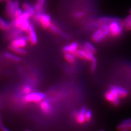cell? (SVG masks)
Returning a JSON list of instances; mask_svg holds the SVG:
<instances>
[{
	"label": "cell",
	"mask_w": 131,
	"mask_h": 131,
	"mask_svg": "<svg viewBox=\"0 0 131 131\" xmlns=\"http://www.w3.org/2000/svg\"><path fill=\"white\" fill-rule=\"evenodd\" d=\"M64 57L65 59L68 62L71 63H73L75 62V56L73 55L72 53L69 52H65L64 55Z\"/></svg>",
	"instance_id": "obj_18"
},
{
	"label": "cell",
	"mask_w": 131,
	"mask_h": 131,
	"mask_svg": "<svg viewBox=\"0 0 131 131\" xmlns=\"http://www.w3.org/2000/svg\"><path fill=\"white\" fill-rule=\"evenodd\" d=\"M22 8L24 11L27 12L30 15L31 17H33L36 12L35 7L31 5L30 3L27 2L23 3L22 5Z\"/></svg>",
	"instance_id": "obj_11"
},
{
	"label": "cell",
	"mask_w": 131,
	"mask_h": 131,
	"mask_svg": "<svg viewBox=\"0 0 131 131\" xmlns=\"http://www.w3.org/2000/svg\"><path fill=\"white\" fill-rule=\"evenodd\" d=\"M5 1H6V0H0V2H3Z\"/></svg>",
	"instance_id": "obj_36"
},
{
	"label": "cell",
	"mask_w": 131,
	"mask_h": 131,
	"mask_svg": "<svg viewBox=\"0 0 131 131\" xmlns=\"http://www.w3.org/2000/svg\"><path fill=\"white\" fill-rule=\"evenodd\" d=\"M105 98L106 100H107L108 101L112 102V103H113V102L114 101V100L115 99V97L113 94L110 92V91H108V92H106L105 93Z\"/></svg>",
	"instance_id": "obj_26"
},
{
	"label": "cell",
	"mask_w": 131,
	"mask_h": 131,
	"mask_svg": "<svg viewBox=\"0 0 131 131\" xmlns=\"http://www.w3.org/2000/svg\"><path fill=\"white\" fill-rule=\"evenodd\" d=\"M103 30L102 29V28H100V29L97 30L94 34H93L92 36V39L94 41V42H95V40L99 37L101 35V34L102 32H103Z\"/></svg>",
	"instance_id": "obj_27"
},
{
	"label": "cell",
	"mask_w": 131,
	"mask_h": 131,
	"mask_svg": "<svg viewBox=\"0 0 131 131\" xmlns=\"http://www.w3.org/2000/svg\"><path fill=\"white\" fill-rule=\"evenodd\" d=\"M23 12H24L23 9L19 8L15 12L14 15V19H16V18L19 17V16L23 13Z\"/></svg>",
	"instance_id": "obj_30"
},
{
	"label": "cell",
	"mask_w": 131,
	"mask_h": 131,
	"mask_svg": "<svg viewBox=\"0 0 131 131\" xmlns=\"http://www.w3.org/2000/svg\"><path fill=\"white\" fill-rule=\"evenodd\" d=\"M30 18H31L30 15L27 12L24 11L23 13L19 17L13 19V21L10 24L11 27H14L18 28L24 21L29 19Z\"/></svg>",
	"instance_id": "obj_4"
},
{
	"label": "cell",
	"mask_w": 131,
	"mask_h": 131,
	"mask_svg": "<svg viewBox=\"0 0 131 131\" xmlns=\"http://www.w3.org/2000/svg\"><path fill=\"white\" fill-rule=\"evenodd\" d=\"M123 124H131V118L126 119L122 122Z\"/></svg>",
	"instance_id": "obj_35"
},
{
	"label": "cell",
	"mask_w": 131,
	"mask_h": 131,
	"mask_svg": "<svg viewBox=\"0 0 131 131\" xmlns=\"http://www.w3.org/2000/svg\"><path fill=\"white\" fill-rule=\"evenodd\" d=\"M0 129L3 130H8V129L5 128V126H4L1 122V120H0Z\"/></svg>",
	"instance_id": "obj_34"
},
{
	"label": "cell",
	"mask_w": 131,
	"mask_h": 131,
	"mask_svg": "<svg viewBox=\"0 0 131 131\" xmlns=\"http://www.w3.org/2000/svg\"><path fill=\"white\" fill-rule=\"evenodd\" d=\"M9 1V0H6V2H7V1Z\"/></svg>",
	"instance_id": "obj_37"
},
{
	"label": "cell",
	"mask_w": 131,
	"mask_h": 131,
	"mask_svg": "<svg viewBox=\"0 0 131 131\" xmlns=\"http://www.w3.org/2000/svg\"><path fill=\"white\" fill-rule=\"evenodd\" d=\"M85 48L86 49V50L90 51V52H92L93 54H95L96 52V49L95 47H94L93 45L89 42H86L85 44Z\"/></svg>",
	"instance_id": "obj_21"
},
{
	"label": "cell",
	"mask_w": 131,
	"mask_h": 131,
	"mask_svg": "<svg viewBox=\"0 0 131 131\" xmlns=\"http://www.w3.org/2000/svg\"><path fill=\"white\" fill-rule=\"evenodd\" d=\"M40 108L44 114H46L50 113L52 111L51 105L50 102L45 99L40 102Z\"/></svg>",
	"instance_id": "obj_9"
},
{
	"label": "cell",
	"mask_w": 131,
	"mask_h": 131,
	"mask_svg": "<svg viewBox=\"0 0 131 131\" xmlns=\"http://www.w3.org/2000/svg\"><path fill=\"white\" fill-rule=\"evenodd\" d=\"M11 27L10 24L8 23L0 16V30L2 31H8Z\"/></svg>",
	"instance_id": "obj_15"
},
{
	"label": "cell",
	"mask_w": 131,
	"mask_h": 131,
	"mask_svg": "<svg viewBox=\"0 0 131 131\" xmlns=\"http://www.w3.org/2000/svg\"><path fill=\"white\" fill-rule=\"evenodd\" d=\"M48 28L50 30H51V31H52L53 32L55 33V34L62 35V33H61V32L59 28V27L56 26L54 24H53V23H51Z\"/></svg>",
	"instance_id": "obj_23"
},
{
	"label": "cell",
	"mask_w": 131,
	"mask_h": 131,
	"mask_svg": "<svg viewBox=\"0 0 131 131\" xmlns=\"http://www.w3.org/2000/svg\"><path fill=\"white\" fill-rule=\"evenodd\" d=\"M28 33V40L30 43L33 45L36 44L37 43V36L36 32L35 26L33 24H31L30 26L27 31Z\"/></svg>",
	"instance_id": "obj_6"
},
{
	"label": "cell",
	"mask_w": 131,
	"mask_h": 131,
	"mask_svg": "<svg viewBox=\"0 0 131 131\" xmlns=\"http://www.w3.org/2000/svg\"><path fill=\"white\" fill-rule=\"evenodd\" d=\"M116 21H121L120 19L112 18V17H107V16H104V17L100 18L98 20V22L99 24H110L112 22Z\"/></svg>",
	"instance_id": "obj_12"
},
{
	"label": "cell",
	"mask_w": 131,
	"mask_h": 131,
	"mask_svg": "<svg viewBox=\"0 0 131 131\" xmlns=\"http://www.w3.org/2000/svg\"><path fill=\"white\" fill-rule=\"evenodd\" d=\"M124 24L122 21H116L109 24L110 34L113 37H118L121 35L123 31Z\"/></svg>",
	"instance_id": "obj_3"
},
{
	"label": "cell",
	"mask_w": 131,
	"mask_h": 131,
	"mask_svg": "<svg viewBox=\"0 0 131 131\" xmlns=\"http://www.w3.org/2000/svg\"><path fill=\"white\" fill-rule=\"evenodd\" d=\"M31 24L30 20L27 19L25 21H24L21 25L20 26V27L18 28V29H19L21 31H24V32H27L28 28H29L30 25Z\"/></svg>",
	"instance_id": "obj_17"
},
{
	"label": "cell",
	"mask_w": 131,
	"mask_h": 131,
	"mask_svg": "<svg viewBox=\"0 0 131 131\" xmlns=\"http://www.w3.org/2000/svg\"><path fill=\"white\" fill-rule=\"evenodd\" d=\"M32 91V88L30 85H26L23 86L21 89V92L24 95H27Z\"/></svg>",
	"instance_id": "obj_25"
},
{
	"label": "cell",
	"mask_w": 131,
	"mask_h": 131,
	"mask_svg": "<svg viewBox=\"0 0 131 131\" xmlns=\"http://www.w3.org/2000/svg\"><path fill=\"white\" fill-rule=\"evenodd\" d=\"M5 57L7 59H9L10 60L15 61V62H19L20 61V59L19 57L15 55L12 54L9 52H7L5 54Z\"/></svg>",
	"instance_id": "obj_20"
},
{
	"label": "cell",
	"mask_w": 131,
	"mask_h": 131,
	"mask_svg": "<svg viewBox=\"0 0 131 131\" xmlns=\"http://www.w3.org/2000/svg\"><path fill=\"white\" fill-rule=\"evenodd\" d=\"M124 24L126 29L128 30H131V14L125 19Z\"/></svg>",
	"instance_id": "obj_24"
},
{
	"label": "cell",
	"mask_w": 131,
	"mask_h": 131,
	"mask_svg": "<svg viewBox=\"0 0 131 131\" xmlns=\"http://www.w3.org/2000/svg\"><path fill=\"white\" fill-rule=\"evenodd\" d=\"M78 43L73 42L70 44L64 46L62 49V50L64 53L69 52L74 54L78 50Z\"/></svg>",
	"instance_id": "obj_10"
},
{
	"label": "cell",
	"mask_w": 131,
	"mask_h": 131,
	"mask_svg": "<svg viewBox=\"0 0 131 131\" xmlns=\"http://www.w3.org/2000/svg\"><path fill=\"white\" fill-rule=\"evenodd\" d=\"M92 114V112L90 110H87L85 114V117L86 118V121H89L91 119Z\"/></svg>",
	"instance_id": "obj_31"
},
{
	"label": "cell",
	"mask_w": 131,
	"mask_h": 131,
	"mask_svg": "<svg viewBox=\"0 0 131 131\" xmlns=\"http://www.w3.org/2000/svg\"><path fill=\"white\" fill-rule=\"evenodd\" d=\"M42 13H43V12L36 11L35 14L34 15V16H33V18H34V20L36 23H39L40 18L41 15H42Z\"/></svg>",
	"instance_id": "obj_28"
},
{
	"label": "cell",
	"mask_w": 131,
	"mask_h": 131,
	"mask_svg": "<svg viewBox=\"0 0 131 131\" xmlns=\"http://www.w3.org/2000/svg\"><path fill=\"white\" fill-rule=\"evenodd\" d=\"M9 49L12 51L18 54L24 55L26 53V50L24 48L18 47L12 44H10L9 46Z\"/></svg>",
	"instance_id": "obj_13"
},
{
	"label": "cell",
	"mask_w": 131,
	"mask_h": 131,
	"mask_svg": "<svg viewBox=\"0 0 131 131\" xmlns=\"http://www.w3.org/2000/svg\"><path fill=\"white\" fill-rule=\"evenodd\" d=\"M20 3L18 0H9L7 1L5 9V13L8 18L14 19V15L15 12L19 7Z\"/></svg>",
	"instance_id": "obj_2"
},
{
	"label": "cell",
	"mask_w": 131,
	"mask_h": 131,
	"mask_svg": "<svg viewBox=\"0 0 131 131\" xmlns=\"http://www.w3.org/2000/svg\"><path fill=\"white\" fill-rule=\"evenodd\" d=\"M117 129L121 130H131V124H123V123H121L120 125L117 126Z\"/></svg>",
	"instance_id": "obj_22"
},
{
	"label": "cell",
	"mask_w": 131,
	"mask_h": 131,
	"mask_svg": "<svg viewBox=\"0 0 131 131\" xmlns=\"http://www.w3.org/2000/svg\"><path fill=\"white\" fill-rule=\"evenodd\" d=\"M27 40L28 41L27 37L26 38L24 37H19L16 38L12 40L11 44L18 47L24 48L27 46Z\"/></svg>",
	"instance_id": "obj_8"
},
{
	"label": "cell",
	"mask_w": 131,
	"mask_h": 131,
	"mask_svg": "<svg viewBox=\"0 0 131 131\" xmlns=\"http://www.w3.org/2000/svg\"><path fill=\"white\" fill-rule=\"evenodd\" d=\"M97 59L94 57L91 61V70L92 72H94L96 69L97 68Z\"/></svg>",
	"instance_id": "obj_29"
},
{
	"label": "cell",
	"mask_w": 131,
	"mask_h": 131,
	"mask_svg": "<svg viewBox=\"0 0 131 131\" xmlns=\"http://www.w3.org/2000/svg\"><path fill=\"white\" fill-rule=\"evenodd\" d=\"M84 15V13L83 12H77L74 14V16L76 18H81L82 16H83Z\"/></svg>",
	"instance_id": "obj_32"
},
{
	"label": "cell",
	"mask_w": 131,
	"mask_h": 131,
	"mask_svg": "<svg viewBox=\"0 0 131 131\" xmlns=\"http://www.w3.org/2000/svg\"><path fill=\"white\" fill-rule=\"evenodd\" d=\"M75 117H76V120L77 122L79 124H83L86 121V118L85 117V115L81 114L79 112H77L75 114Z\"/></svg>",
	"instance_id": "obj_19"
},
{
	"label": "cell",
	"mask_w": 131,
	"mask_h": 131,
	"mask_svg": "<svg viewBox=\"0 0 131 131\" xmlns=\"http://www.w3.org/2000/svg\"><path fill=\"white\" fill-rule=\"evenodd\" d=\"M39 23L44 28H48L51 23V19L50 15L43 12L40 18Z\"/></svg>",
	"instance_id": "obj_7"
},
{
	"label": "cell",
	"mask_w": 131,
	"mask_h": 131,
	"mask_svg": "<svg viewBox=\"0 0 131 131\" xmlns=\"http://www.w3.org/2000/svg\"><path fill=\"white\" fill-rule=\"evenodd\" d=\"M114 86L116 88L120 98H125L128 95V91L124 88L118 86Z\"/></svg>",
	"instance_id": "obj_16"
},
{
	"label": "cell",
	"mask_w": 131,
	"mask_h": 131,
	"mask_svg": "<svg viewBox=\"0 0 131 131\" xmlns=\"http://www.w3.org/2000/svg\"><path fill=\"white\" fill-rule=\"evenodd\" d=\"M46 95L44 93L39 92H31L25 95L24 97V101L27 103H40L44 100Z\"/></svg>",
	"instance_id": "obj_1"
},
{
	"label": "cell",
	"mask_w": 131,
	"mask_h": 131,
	"mask_svg": "<svg viewBox=\"0 0 131 131\" xmlns=\"http://www.w3.org/2000/svg\"><path fill=\"white\" fill-rule=\"evenodd\" d=\"M130 14H131V9H130Z\"/></svg>",
	"instance_id": "obj_38"
},
{
	"label": "cell",
	"mask_w": 131,
	"mask_h": 131,
	"mask_svg": "<svg viewBox=\"0 0 131 131\" xmlns=\"http://www.w3.org/2000/svg\"><path fill=\"white\" fill-rule=\"evenodd\" d=\"M75 56L79 57V58L85 60H88L91 61L92 60L94 57H95L92 52L86 50L85 48L84 50L83 49L77 50V51L75 52Z\"/></svg>",
	"instance_id": "obj_5"
},
{
	"label": "cell",
	"mask_w": 131,
	"mask_h": 131,
	"mask_svg": "<svg viewBox=\"0 0 131 131\" xmlns=\"http://www.w3.org/2000/svg\"><path fill=\"white\" fill-rule=\"evenodd\" d=\"M47 0H37L34 6L36 11L43 12V9L47 4Z\"/></svg>",
	"instance_id": "obj_14"
},
{
	"label": "cell",
	"mask_w": 131,
	"mask_h": 131,
	"mask_svg": "<svg viewBox=\"0 0 131 131\" xmlns=\"http://www.w3.org/2000/svg\"><path fill=\"white\" fill-rule=\"evenodd\" d=\"M87 110L88 109H86V107H83L80 109V110L79 111V113L81 114L85 115V114L86 113V111H87Z\"/></svg>",
	"instance_id": "obj_33"
}]
</instances>
